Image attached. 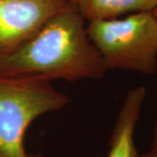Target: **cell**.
Returning a JSON list of instances; mask_svg holds the SVG:
<instances>
[{"label":"cell","mask_w":157,"mask_h":157,"mask_svg":"<svg viewBox=\"0 0 157 157\" xmlns=\"http://www.w3.org/2000/svg\"><path fill=\"white\" fill-rule=\"evenodd\" d=\"M84 23L75 3L69 1L32 39L11 54L0 57V75L69 82L102 78L107 69Z\"/></svg>","instance_id":"cell-1"},{"label":"cell","mask_w":157,"mask_h":157,"mask_svg":"<svg viewBox=\"0 0 157 157\" xmlns=\"http://www.w3.org/2000/svg\"><path fill=\"white\" fill-rule=\"evenodd\" d=\"M68 102L67 96L48 80L0 75V157H42L27 153L26 131L35 119L59 111Z\"/></svg>","instance_id":"cell-2"},{"label":"cell","mask_w":157,"mask_h":157,"mask_svg":"<svg viewBox=\"0 0 157 157\" xmlns=\"http://www.w3.org/2000/svg\"><path fill=\"white\" fill-rule=\"evenodd\" d=\"M86 30L107 70L121 69L145 75L156 73L157 20L153 11L92 20Z\"/></svg>","instance_id":"cell-3"},{"label":"cell","mask_w":157,"mask_h":157,"mask_svg":"<svg viewBox=\"0 0 157 157\" xmlns=\"http://www.w3.org/2000/svg\"><path fill=\"white\" fill-rule=\"evenodd\" d=\"M69 0H0V57L11 54Z\"/></svg>","instance_id":"cell-4"},{"label":"cell","mask_w":157,"mask_h":157,"mask_svg":"<svg viewBox=\"0 0 157 157\" xmlns=\"http://www.w3.org/2000/svg\"><path fill=\"white\" fill-rule=\"evenodd\" d=\"M145 97L146 88L143 86L127 94L113 129L107 157H138L135 132Z\"/></svg>","instance_id":"cell-5"},{"label":"cell","mask_w":157,"mask_h":157,"mask_svg":"<svg viewBox=\"0 0 157 157\" xmlns=\"http://www.w3.org/2000/svg\"><path fill=\"white\" fill-rule=\"evenodd\" d=\"M81 16L88 21L119 18L125 14L153 11L157 0H75Z\"/></svg>","instance_id":"cell-6"},{"label":"cell","mask_w":157,"mask_h":157,"mask_svg":"<svg viewBox=\"0 0 157 157\" xmlns=\"http://www.w3.org/2000/svg\"><path fill=\"white\" fill-rule=\"evenodd\" d=\"M140 157H157V147H151L149 150L145 152Z\"/></svg>","instance_id":"cell-7"},{"label":"cell","mask_w":157,"mask_h":157,"mask_svg":"<svg viewBox=\"0 0 157 157\" xmlns=\"http://www.w3.org/2000/svg\"><path fill=\"white\" fill-rule=\"evenodd\" d=\"M151 147H157V109H156V117H155V123L154 128V135H153V140H152Z\"/></svg>","instance_id":"cell-8"},{"label":"cell","mask_w":157,"mask_h":157,"mask_svg":"<svg viewBox=\"0 0 157 157\" xmlns=\"http://www.w3.org/2000/svg\"><path fill=\"white\" fill-rule=\"evenodd\" d=\"M153 13H154V15H155V18H156L157 20V6L156 7H155V9L153 11Z\"/></svg>","instance_id":"cell-9"},{"label":"cell","mask_w":157,"mask_h":157,"mask_svg":"<svg viewBox=\"0 0 157 157\" xmlns=\"http://www.w3.org/2000/svg\"><path fill=\"white\" fill-rule=\"evenodd\" d=\"M69 1H75V0H69Z\"/></svg>","instance_id":"cell-10"}]
</instances>
